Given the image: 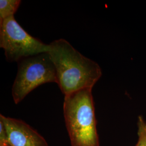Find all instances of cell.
Returning <instances> with one entry per match:
<instances>
[{
  "mask_svg": "<svg viewBox=\"0 0 146 146\" xmlns=\"http://www.w3.org/2000/svg\"><path fill=\"white\" fill-rule=\"evenodd\" d=\"M57 84L56 69L48 52L25 58L18 62V70L12 87L15 104L43 84Z\"/></svg>",
  "mask_w": 146,
  "mask_h": 146,
  "instance_id": "3",
  "label": "cell"
},
{
  "mask_svg": "<svg viewBox=\"0 0 146 146\" xmlns=\"http://www.w3.org/2000/svg\"><path fill=\"white\" fill-rule=\"evenodd\" d=\"M137 127L139 140L136 146H146V121L142 116L139 117Z\"/></svg>",
  "mask_w": 146,
  "mask_h": 146,
  "instance_id": "7",
  "label": "cell"
},
{
  "mask_svg": "<svg viewBox=\"0 0 146 146\" xmlns=\"http://www.w3.org/2000/svg\"><path fill=\"white\" fill-rule=\"evenodd\" d=\"M0 146H11L9 143L3 125L0 122Z\"/></svg>",
  "mask_w": 146,
  "mask_h": 146,
  "instance_id": "8",
  "label": "cell"
},
{
  "mask_svg": "<svg viewBox=\"0 0 146 146\" xmlns=\"http://www.w3.org/2000/svg\"><path fill=\"white\" fill-rule=\"evenodd\" d=\"M0 122L11 146H48L45 139L22 120L1 114Z\"/></svg>",
  "mask_w": 146,
  "mask_h": 146,
  "instance_id": "5",
  "label": "cell"
},
{
  "mask_svg": "<svg viewBox=\"0 0 146 146\" xmlns=\"http://www.w3.org/2000/svg\"><path fill=\"white\" fill-rule=\"evenodd\" d=\"M20 0L0 1V22L14 14L21 4Z\"/></svg>",
  "mask_w": 146,
  "mask_h": 146,
  "instance_id": "6",
  "label": "cell"
},
{
  "mask_svg": "<svg viewBox=\"0 0 146 146\" xmlns=\"http://www.w3.org/2000/svg\"><path fill=\"white\" fill-rule=\"evenodd\" d=\"M0 47L4 49L9 62H19L23 58L48 52L50 45L45 44L27 33L14 16L0 22Z\"/></svg>",
  "mask_w": 146,
  "mask_h": 146,
  "instance_id": "4",
  "label": "cell"
},
{
  "mask_svg": "<svg viewBox=\"0 0 146 146\" xmlns=\"http://www.w3.org/2000/svg\"><path fill=\"white\" fill-rule=\"evenodd\" d=\"M63 114L72 146H100L92 89L64 96Z\"/></svg>",
  "mask_w": 146,
  "mask_h": 146,
  "instance_id": "2",
  "label": "cell"
},
{
  "mask_svg": "<svg viewBox=\"0 0 146 146\" xmlns=\"http://www.w3.org/2000/svg\"><path fill=\"white\" fill-rule=\"evenodd\" d=\"M48 52L56 72L57 84L64 96L93 88L102 76L98 63L84 56L64 39L52 41Z\"/></svg>",
  "mask_w": 146,
  "mask_h": 146,
  "instance_id": "1",
  "label": "cell"
}]
</instances>
